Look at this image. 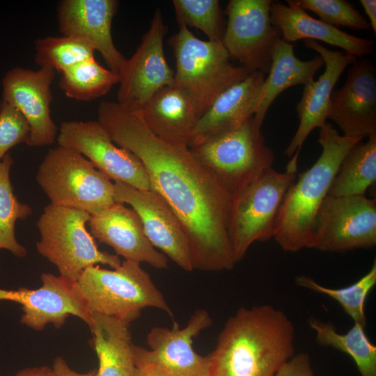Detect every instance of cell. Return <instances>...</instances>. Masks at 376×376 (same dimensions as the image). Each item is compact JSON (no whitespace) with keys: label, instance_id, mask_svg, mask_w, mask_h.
Masks as SVG:
<instances>
[{"label":"cell","instance_id":"6da1fadb","mask_svg":"<svg viewBox=\"0 0 376 376\" xmlns=\"http://www.w3.org/2000/svg\"><path fill=\"white\" fill-rule=\"evenodd\" d=\"M97 121L116 145L142 162L150 189L162 197L180 221L194 269H232L235 263L228 233L232 196L217 176L187 144L155 134L139 110L103 101Z\"/></svg>","mask_w":376,"mask_h":376},{"label":"cell","instance_id":"7a4b0ae2","mask_svg":"<svg viewBox=\"0 0 376 376\" xmlns=\"http://www.w3.org/2000/svg\"><path fill=\"white\" fill-rule=\"evenodd\" d=\"M295 327L271 305L241 307L226 322L210 356V376H274L295 354Z\"/></svg>","mask_w":376,"mask_h":376},{"label":"cell","instance_id":"3957f363","mask_svg":"<svg viewBox=\"0 0 376 376\" xmlns=\"http://www.w3.org/2000/svg\"><path fill=\"white\" fill-rule=\"evenodd\" d=\"M319 129L320 156L289 187L278 214L273 238L286 252L311 249L317 212L343 158L363 140L340 134L330 123Z\"/></svg>","mask_w":376,"mask_h":376},{"label":"cell","instance_id":"277c9868","mask_svg":"<svg viewBox=\"0 0 376 376\" xmlns=\"http://www.w3.org/2000/svg\"><path fill=\"white\" fill-rule=\"evenodd\" d=\"M169 44L176 62L173 86L189 97L198 118L224 91L251 73L233 63L221 42L199 39L184 25Z\"/></svg>","mask_w":376,"mask_h":376},{"label":"cell","instance_id":"5b68a950","mask_svg":"<svg viewBox=\"0 0 376 376\" xmlns=\"http://www.w3.org/2000/svg\"><path fill=\"white\" fill-rule=\"evenodd\" d=\"M91 313H99L130 324L146 308L173 317L163 294L141 263L124 260L113 270L99 265L86 268L77 279Z\"/></svg>","mask_w":376,"mask_h":376},{"label":"cell","instance_id":"8992f818","mask_svg":"<svg viewBox=\"0 0 376 376\" xmlns=\"http://www.w3.org/2000/svg\"><path fill=\"white\" fill-rule=\"evenodd\" d=\"M299 153L292 156L285 171L272 168L232 195L228 233L235 264L255 242L274 237L283 198L297 178Z\"/></svg>","mask_w":376,"mask_h":376},{"label":"cell","instance_id":"52a82bcc","mask_svg":"<svg viewBox=\"0 0 376 376\" xmlns=\"http://www.w3.org/2000/svg\"><path fill=\"white\" fill-rule=\"evenodd\" d=\"M253 116L189 147L231 196L272 169L275 156Z\"/></svg>","mask_w":376,"mask_h":376},{"label":"cell","instance_id":"ba28073f","mask_svg":"<svg viewBox=\"0 0 376 376\" xmlns=\"http://www.w3.org/2000/svg\"><path fill=\"white\" fill-rule=\"evenodd\" d=\"M91 214L66 207L47 205L37 221L40 239L38 252L54 265L59 275L77 281L82 272L102 264L113 269L121 261L117 255L99 249L86 224Z\"/></svg>","mask_w":376,"mask_h":376},{"label":"cell","instance_id":"9c48e42d","mask_svg":"<svg viewBox=\"0 0 376 376\" xmlns=\"http://www.w3.org/2000/svg\"><path fill=\"white\" fill-rule=\"evenodd\" d=\"M36 179L54 205L81 210L91 215L115 203L111 180L71 148L57 146L49 149Z\"/></svg>","mask_w":376,"mask_h":376},{"label":"cell","instance_id":"30bf717a","mask_svg":"<svg viewBox=\"0 0 376 376\" xmlns=\"http://www.w3.org/2000/svg\"><path fill=\"white\" fill-rule=\"evenodd\" d=\"M212 324L210 313L196 310L182 329L155 327L147 335L149 349L134 345L135 367L150 376H210V356L197 354L193 340Z\"/></svg>","mask_w":376,"mask_h":376},{"label":"cell","instance_id":"8fae6325","mask_svg":"<svg viewBox=\"0 0 376 376\" xmlns=\"http://www.w3.org/2000/svg\"><path fill=\"white\" fill-rule=\"evenodd\" d=\"M376 245V199L327 195L315 219L311 249L343 253Z\"/></svg>","mask_w":376,"mask_h":376},{"label":"cell","instance_id":"7c38bea8","mask_svg":"<svg viewBox=\"0 0 376 376\" xmlns=\"http://www.w3.org/2000/svg\"><path fill=\"white\" fill-rule=\"evenodd\" d=\"M272 0H230L222 44L233 61L248 72L267 74L274 47L281 39L271 21Z\"/></svg>","mask_w":376,"mask_h":376},{"label":"cell","instance_id":"4fadbf2b","mask_svg":"<svg viewBox=\"0 0 376 376\" xmlns=\"http://www.w3.org/2000/svg\"><path fill=\"white\" fill-rule=\"evenodd\" d=\"M166 33L162 11L154 12L150 26L135 52L125 58L118 72L117 103L132 110H141L160 89L173 86L174 72L164 51Z\"/></svg>","mask_w":376,"mask_h":376},{"label":"cell","instance_id":"5bb4252c","mask_svg":"<svg viewBox=\"0 0 376 376\" xmlns=\"http://www.w3.org/2000/svg\"><path fill=\"white\" fill-rule=\"evenodd\" d=\"M56 140L58 146L86 157L98 171L115 182L150 189L142 162L132 152L116 145L97 120L63 122Z\"/></svg>","mask_w":376,"mask_h":376},{"label":"cell","instance_id":"9a60e30c","mask_svg":"<svg viewBox=\"0 0 376 376\" xmlns=\"http://www.w3.org/2000/svg\"><path fill=\"white\" fill-rule=\"evenodd\" d=\"M42 285L36 289L0 288V301H10L22 306L20 322L36 331L52 324L61 328L69 315L83 320L88 326L92 315L77 281L51 273L41 274Z\"/></svg>","mask_w":376,"mask_h":376},{"label":"cell","instance_id":"2e32d148","mask_svg":"<svg viewBox=\"0 0 376 376\" xmlns=\"http://www.w3.org/2000/svg\"><path fill=\"white\" fill-rule=\"evenodd\" d=\"M55 74L49 68L16 67L8 70L2 79L1 100L26 120L30 132L26 143L31 147L52 145L57 138L58 127L51 116V85Z\"/></svg>","mask_w":376,"mask_h":376},{"label":"cell","instance_id":"e0dca14e","mask_svg":"<svg viewBox=\"0 0 376 376\" xmlns=\"http://www.w3.org/2000/svg\"><path fill=\"white\" fill-rule=\"evenodd\" d=\"M116 203L128 204L139 215L144 233L155 248L186 272L194 270L186 235L178 217L156 191L123 182L113 183Z\"/></svg>","mask_w":376,"mask_h":376},{"label":"cell","instance_id":"ac0fdd59","mask_svg":"<svg viewBox=\"0 0 376 376\" xmlns=\"http://www.w3.org/2000/svg\"><path fill=\"white\" fill-rule=\"evenodd\" d=\"M328 118L343 135L363 139L376 134V70L371 61L352 63L342 87L333 91Z\"/></svg>","mask_w":376,"mask_h":376},{"label":"cell","instance_id":"d6986e66","mask_svg":"<svg viewBox=\"0 0 376 376\" xmlns=\"http://www.w3.org/2000/svg\"><path fill=\"white\" fill-rule=\"evenodd\" d=\"M118 5L116 0H62L56 7L62 36L87 42L118 74L125 59L114 45L111 34Z\"/></svg>","mask_w":376,"mask_h":376},{"label":"cell","instance_id":"ffe728a7","mask_svg":"<svg viewBox=\"0 0 376 376\" xmlns=\"http://www.w3.org/2000/svg\"><path fill=\"white\" fill-rule=\"evenodd\" d=\"M88 223L93 238L110 246L125 260L146 263L159 269L168 267V258L150 243L139 215L132 208L115 202L91 214Z\"/></svg>","mask_w":376,"mask_h":376},{"label":"cell","instance_id":"44dd1931","mask_svg":"<svg viewBox=\"0 0 376 376\" xmlns=\"http://www.w3.org/2000/svg\"><path fill=\"white\" fill-rule=\"evenodd\" d=\"M304 45L318 53L325 68L318 80L304 85L301 98L296 107L299 123L283 152L288 157L301 150L314 129L326 123L333 89L346 67L356 61V57L345 52L329 49L315 40H306Z\"/></svg>","mask_w":376,"mask_h":376},{"label":"cell","instance_id":"7402d4cb","mask_svg":"<svg viewBox=\"0 0 376 376\" xmlns=\"http://www.w3.org/2000/svg\"><path fill=\"white\" fill-rule=\"evenodd\" d=\"M285 2L288 5L272 1L270 6L272 23L279 29L284 41L289 43L301 39L321 41L340 47L356 58L373 54V40L349 34L310 16L296 0Z\"/></svg>","mask_w":376,"mask_h":376},{"label":"cell","instance_id":"603a6c76","mask_svg":"<svg viewBox=\"0 0 376 376\" xmlns=\"http://www.w3.org/2000/svg\"><path fill=\"white\" fill-rule=\"evenodd\" d=\"M265 79L264 73L253 72L224 91L198 118L188 146H196L209 136L253 116Z\"/></svg>","mask_w":376,"mask_h":376},{"label":"cell","instance_id":"cb8c5ba5","mask_svg":"<svg viewBox=\"0 0 376 376\" xmlns=\"http://www.w3.org/2000/svg\"><path fill=\"white\" fill-rule=\"evenodd\" d=\"M139 111L157 136L188 146L198 116L191 99L182 90L174 86L164 87Z\"/></svg>","mask_w":376,"mask_h":376},{"label":"cell","instance_id":"d4e9b609","mask_svg":"<svg viewBox=\"0 0 376 376\" xmlns=\"http://www.w3.org/2000/svg\"><path fill=\"white\" fill-rule=\"evenodd\" d=\"M323 65L320 55L308 61L300 60L295 54L294 45L280 39L274 47L268 75L261 88L255 120L262 125L270 105L280 93L288 88L304 86L314 80Z\"/></svg>","mask_w":376,"mask_h":376},{"label":"cell","instance_id":"484cf974","mask_svg":"<svg viewBox=\"0 0 376 376\" xmlns=\"http://www.w3.org/2000/svg\"><path fill=\"white\" fill-rule=\"evenodd\" d=\"M88 327L99 361L95 376H133L134 344L130 324L99 313H91Z\"/></svg>","mask_w":376,"mask_h":376},{"label":"cell","instance_id":"4316f807","mask_svg":"<svg viewBox=\"0 0 376 376\" xmlns=\"http://www.w3.org/2000/svg\"><path fill=\"white\" fill-rule=\"evenodd\" d=\"M308 323L315 332L319 345L347 354L355 363L361 376H376V346L369 339L364 327L353 323L347 332L340 334L332 323L314 317H311Z\"/></svg>","mask_w":376,"mask_h":376},{"label":"cell","instance_id":"83f0119b","mask_svg":"<svg viewBox=\"0 0 376 376\" xmlns=\"http://www.w3.org/2000/svg\"><path fill=\"white\" fill-rule=\"evenodd\" d=\"M376 182V134L353 146L343 158L328 195L365 196Z\"/></svg>","mask_w":376,"mask_h":376},{"label":"cell","instance_id":"f1b7e54d","mask_svg":"<svg viewBox=\"0 0 376 376\" xmlns=\"http://www.w3.org/2000/svg\"><path fill=\"white\" fill-rule=\"evenodd\" d=\"M118 82V74L104 68L93 57L63 72L59 86L69 98L91 101L106 95Z\"/></svg>","mask_w":376,"mask_h":376},{"label":"cell","instance_id":"f546056e","mask_svg":"<svg viewBox=\"0 0 376 376\" xmlns=\"http://www.w3.org/2000/svg\"><path fill=\"white\" fill-rule=\"evenodd\" d=\"M295 282L300 288L327 295L334 299L352 318L354 323L366 327L365 305L370 292L376 285L375 260L366 274L354 283L343 288H328L303 274L297 276Z\"/></svg>","mask_w":376,"mask_h":376},{"label":"cell","instance_id":"4dcf8cb0","mask_svg":"<svg viewBox=\"0 0 376 376\" xmlns=\"http://www.w3.org/2000/svg\"><path fill=\"white\" fill-rule=\"evenodd\" d=\"M13 164L8 153L0 161V249L10 251L15 256L22 258L27 251L15 237V223L32 214L31 207L21 203L15 196L11 184L10 173Z\"/></svg>","mask_w":376,"mask_h":376},{"label":"cell","instance_id":"1f68e13d","mask_svg":"<svg viewBox=\"0 0 376 376\" xmlns=\"http://www.w3.org/2000/svg\"><path fill=\"white\" fill-rule=\"evenodd\" d=\"M35 61L61 74L94 57V49L86 42L67 36H46L34 42Z\"/></svg>","mask_w":376,"mask_h":376},{"label":"cell","instance_id":"d6a6232c","mask_svg":"<svg viewBox=\"0 0 376 376\" xmlns=\"http://www.w3.org/2000/svg\"><path fill=\"white\" fill-rule=\"evenodd\" d=\"M178 25L200 29L208 40L222 42L226 19L218 0H173Z\"/></svg>","mask_w":376,"mask_h":376},{"label":"cell","instance_id":"836d02e7","mask_svg":"<svg viewBox=\"0 0 376 376\" xmlns=\"http://www.w3.org/2000/svg\"><path fill=\"white\" fill-rule=\"evenodd\" d=\"M304 10L315 13L322 22L334 26H347L357 30H367L370 26L367 19L345 0H296Z\"/></svg>","mask_w":376,"mask_h":376},{"label":"cell","instance_id":"e575fe53","mask_svg":"<svg viewBox=\"0 0 376 376\" xmlns=\"http://www.w3.org/2000/svg\"><path fill=\"white\" fill-rule=\"evenodd\" d=\"M29 132V125L22 114L12 105L1 100L0 161L13 147L26 143Z\"/></svg>","mask_w":376,"mask_h":376},{"label":"cell","instance_id":"d590c367","mask_svg":"<svg viewBox=\"0 0 376 376\" xmlns=\"http://www.w3.org/2000/svg\"><path fill=\"white\" fill-rule=\"evenodd\" d=\"M274 376H315L311 359L306 352L295 354L278 370Z\"/></svg>","mask_w":376,"mask_h":376},{"label":"cell","instance_id":"8d00e7d4","mask_svg":"<svg viewBox=\"0 0 376 376\" xmlns=\"http://www.w3.org/2000/svg\"><path fill=\"white\" fill-rule=\"evenodd\" d=\"M52 369L53 376H95L96 375L93 372L79 373L72 370L65 360L59 356L55 358Z\"/></svg>","mask_w":376,"mask_h":376},{"label":"cell","instance_id":"74e56055","mask_svg":"<svg viewBox=\"0 0 376 376\" xmlns=\"http://www.w3.org/2000/svg\"><path fill=\"white\" fill-rule=\"evenodd\" d=\"M14 376H53V373L49 366H42L24 368Z\"/></svg>","mask_w":376,"mask_h":376},{"label":"cell","instance_id":"f35d334b","mask_svg":"<svg viewBox=\"0 0 376 376\" xmlns=\"http://www.w3.org/2000/svg\"><path fill=\"white\" fill-rule=\"evenodd\" d=\"M360 3L370 19V26H371L374 33H376V1L360 0Z\"/></svg>","mask_w":376,"mask_h":376},{"label":"cell","instance_id":"ab89813d","mask_svg":"<svg viewBox=\"0 0 376 376\" xmlns=\"http://www.w3.org/2000/svg\"><path fill=\"white\" fill-rule=\"evenodd\" d=\"M133 376H150L135 367Z\"/></svg>","mask_w":376,"mask_h":376}]
</instances>
